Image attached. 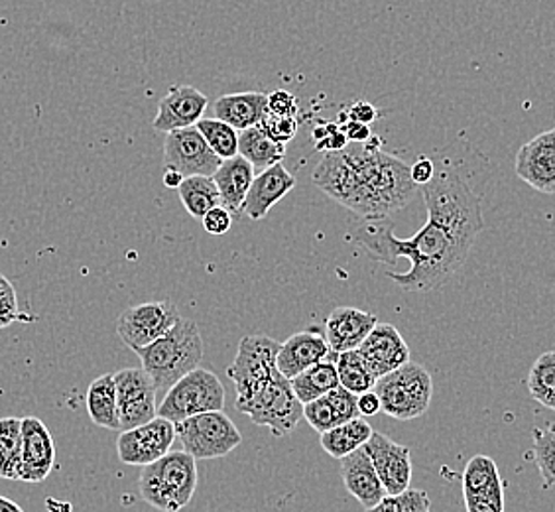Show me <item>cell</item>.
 Listing matches in <instances>:
<instances>
[{
    "instance_id": "obj_1",
    "label": "cell",
    "mask_w": 555,
    "mask_h": 512,
    "mask_svg": "<svg viewBox=\"0 0 555 512\" xmlns=\"http://www.w3.org/2000/svg\"><path fill=\"white\" fill-rule=\"evenodd\" d=\"M354 241L380 263L408 258L410 270L404 274L390 272L388 278L406 292H431L453 277L467 260L473 246L427 221L412 239H398L385 219H364L354 227Z\"/></svg>"
},
{
    "instance_id": "obj_2",
    "label": "cell",
    "mask_w": 555,
    "mask_h": 512,
    "mask_svg": "<svg viewBox=\"0 0 555 512\" xmlns=\"http://www.w3.org/2000/svg\"><path fill=\"white\" fill-rule=\"evenodd\" d=\"M349 178L339 203L363 219H386L404 209L420 192L412 182L410 166L395 154L376 146L343 150Z\"/></svg>"
},
{
    "instance_id": "obj_3",
    "label": "cell",
    "mask_w": 555,
    "mask_h": 512,
    "mask_svg": "<svg viewBox=\"0 0 555 512\" xmlns=\"http://www.w3.org/2000/svg\"><path fill=\"white\" fill-rule=\"evenodd\" d=\"M427 207V221L473 246L485 229L482 200L453 166H438L429 182L420 185Z\"/></svg>"
},
{
    "instance_id": "obj_4",
    "label": "cell",
    "mask_w": 555,
    "mask_h": 512,
    "mask_svg": "<svg viewBox=\"0 0 555 512\" xmlns=\"http://www.w3.org/2000/svg\"><path fill=\"white\" fill-rule=\"evenodd\" d=\"M142 369L156 391H170L185 374L195 371L204 359L202 331L193 320H180L164 337L137 349Z\"/></svg>"
},
{
    "instance_id": "obj_5",
    "label": "cell",
    "mask_w": 555,
    "mask_h": 512,
    "mask_svg": "<svg viewBox=\"0 0 555 512\" xmlns=\"http://www.w3.org/2000/svg\"><path fill=\"white\" fill-rule=\"evenodd\" d=\"M197 461L183 449L142 468L140 497L162 512H180L192 502L197 489Z\"/></svg>"
},
{
    "instance_id": "obj_6",
    "label": "cell",
    "mask_w": 555,
    "mask_h": 512,
    "mask_svg": "<svg viewBox=\"0 0 555 512\" xmlns=\"http://www.w3.org/2000/svg\"><path fill=\"white\" fill-rule=\"evenodd\" d=\"M374 393L380 398L386 417L408 422L426 414L434 396V379L426 367L410 361L380 376Z\"/></svg>"
},
{
    "instance_id": "obj_7",
    "label": "cell",
    "mask_w": 555,
    "mask_h": 512,
    "mask_svg": "<svg viewBox=\"0 0 555 512\" xmlns=\"http://www.w3.org/2000/svg\"><path fill=\"white\" fill-rule=\"evenodd\" d=\"M235 406L241 414L250 418L257 426L268 427L276 438L288 436L304 420V405L294 395L288 379L280 373Z\"/></svg>"
},
{
    "instance_id": "obj_8",
    "label": "cell",
    "mask_w": 555,
    "mask_h": 512,
    "mask_svg": "<svg viewBox=\"0 0 555 512\" xmlns=\"http://www.w3.org/2000/svg\"><path fill=\"white\" fill-rule=\"evenodd\" d=\"M224 406V386L217 374L207 369H195L185 374L164 395L158 406V417L180 424L188 418L205 412H219Z\"/></svg>"
},
{
    "instance_id": "obj_9",
    "label": "cell",
    "mask_w": 555,
    "mask_h": 512,
    "mask_svg": "<svg viewBox=\"0 0 555 512\" xmlns=\"http://www.w3.org/2000/svg\"><path fill=\"white\" fill-rule=\"evenodd\" d=\"M176 436L195 461L224 458L243 444V434L223 410L183 420L176 424Z\"/></svg>"
},
{
    "instance_id": "obj_10",
    "label": "cell",
    "mask_w": 555,
    "mask_h": 512,
    "mask_svg": "<svg viewBox=\"0 0 555 512\" xmlns=\"http://www.w3.org/2000/svg\"><path fill=\"white\" fill-rule=\"evenodd\" d=\"M278 351L280 343L268 335H246L241 340L235 361L227 367V376L235 383L236 402L250 398L278 373Z\"/></svg>"
},
{
    "instance_id": "obj_11",
    "label": "cell",
    "mask_w": 555,
    "mask_h": 512,
    "mask_svg": "<svg viewBox=\"0 0 555 512\" xmlns=\"http://www.w3.org/2000/svg\"><path fill=\"white\" fill-rule=\"evenodd\" d=\"M180 320L182 316L170 299L144 302L120 313L117 333L132 351H137L164 337Z\"/></svg>"
},
{
    "instance_id": "obj_12",
    "label": "cell",
    "mask_w": 555,
    "mask_h": 512,
    "mask_svg": "<svg viewBox=\"0 0 555 512\" xmlns=\"http://www.w3.org/2000/svg\"><path fill=\"white\" fill-rule=\"evenodd\" d=\"M221 158L209 149L197 127L168 132L164 142V170H176L183 178L214 176L221 166Z\"/></svg>"
},
{
    "instance_id": "obj_13",
    "label": "cell",
    "mask_w": 555,
    "mask_h": 512,
    "mask_svg": "<svg viewBox=\"0 0 555 512\" xmlns=\"http://www.w3.org/2000/svg\"><path fill=\"white\" fill-rule=\"evenodd\" d=\"M117 384L120 432L144 426L158 418L156 386L144 369H122L113 374Z\"/></svg>"
},
{
    "instance_id": "obj_14",
    "label": "cell",
    "mask_w": 555,
    "mask_h": 512,
    "mask_svg": "<svg viewBox=\"0 0 555 512\" xmlns=\"http://www.w3.org/2000/svg\"><path fill=\"white\" fill-rule=\"evenodd\" d=\"M176 424L166 418H154L144 426L120 432L117 439L118 459L125 465L146 468L170 453L176 441Z\"/></svg>"
},
{
    "instance_id": "obj_15",
    "label": "cell",
    "mask_w": 555,
    "mask_h": 512,
    "mask_svg": "<svg viewBox=\"0 0 555 512\" xmlns=\"http://www.w3.org/2000/svg\"><path fill=\"white\" fill-rule=\"evenodd\" d=\"M374 470L380 477L386 495H400L410 489L412 483V456L410 449L396 444L380 432H373L371 439L364 444Z\"/></svg>"
},
{
    "instance_id": "obj_16",
    "label": "cell",
    "mask_w": 555,
    "mask_h": 512,
    "mask_svg": "<svg viewBox=\"0 0 555 512\" xmlns=\"http://www.w3.org/2000/svg\"><path fill=\"white\" fill-rule=\"evenodd\" d=\"M55 468V444L52 432L40 418H22L21 479L42 483Z\"/></svg>"
},
{
    "instance_id": "obj_17",
    "label": "cell",
    "mask_w": 555,
    "mask_h": 512,
    "mask_svg": "<svg viewBox=\"0 0 555 512\" xmlns=\"http://www.w3.org/2000/svg\"><path fill=\"white\" fill-rule=\"evenodd\" d=\"M518 178L538 192L555 193V128L526 142L516 154Z\"/></svg>"
},
{
    "instance_id": "obj_18",
    "label": "cell",
    "mask_w": 555,
    "mask_h": 512,
    "mask_svg": "<svg viewBox=\"0 0 555 512\" xmlns=\"http://www.w3.org/2000/svg\"><path fill=\"white\" fill-rule=\"evenodd\" d=\"M359 353L363 355L376 379L410 363V347L406 340L390 323H376V328L359 347Z\"/></svg>"
},
{
    "instance_id": "obj_19",
    "label": "cell",
    "mask_w": 555,
    "mask_h": 512,
    "mask_svg": "<svg viewBox=\"0 0 555 512\" xmlns=\"http://www.w3.org/2000/svg\"><path fill=\"white\" fill-rule=\"evenodd\" d=\"M207 97L192 86H173L164 97L158 115L152 120V127L160 132H173L182 128L195 127L204 118Z\"/></svg>"
},
{
    "instance_id": "obj_20",
    "label": "cell",
    "mask_w": 555,
    "mask_h": 512,
    "mask_svg": "<svg viewBox=\"0 0 555 512\" xmlns=\"http://www.w3.org/2000/svg\"><path fill=\"white\" fill-rule=\"evenodd\" d=\"M330 355L332 349L327 345L325 335L318 328L298 331L289 335L286 342L280 343L276 359L278 373L292 381L294 376L327 359Z\"/></svg>"
},
{
    "instance_id": "obj_21",
    "label": "cell",
    "mask_w": 555,
    "mask_h": 512,
    "mask_svg": "<svg viewBox=\"0 0 555 512\" xmlns=\"http://www.w3.org/2000/svg\"><path fill=\"white\" fill-rule=\"evenodd\" d=\"M376 323L378 318L374 313L352 306H341L335 308L325 320V340L335 355L354 351L363 345Z\"/></svg>"
},
{
    "instance_id": "obj_22",
    "label": "cell",
    "mask_w": 555,
    "mask_h": 512,
    "mask_svg": "<svg viewBox=\"0 0 555 512\" xmlns=\"http://www.w3.org/2000/svg\"><path fill=\"white\" fill-rule=\"evenodd\" d=\"M294 188H296V178L282 164L260 171L258 176H255V182L246 193L243 214H246V217L253 221L264 219L268 212L278 202H282Z\"/></svg>"
},
{
    "instance_id": "obj_23",
    "label": "cell",
    "mask_w": 555,
    "mask_h": 512,
    "mask_svg": "<svg viewBox=\"0 0 555 512\" xmlns=\"http://www.w3.org/2000/svg\"><path fill=\"white\" fill-rule=\"evenodd\" d=\"M341 463V479L345 489L351 492L364 509H373L374 504L386 497L385 487L380 483L378 473L374 470L373 461L369 458L366 449L352 451L351 456L339 459Z\"/></svg>"
},
{
    "instance_id": "obj_24",
    "label": "cell",
    "mask_w": 555,
    "mask_h": 512,
    "mask_svg": "<svg viewBox=\"0 0 555 512\" xmlns=\"http://www.w3.org/2000/svg\"><path fill=\"white\" fill-rule=\"evenodd\" d=\"M354 418H361L357 396L337 386L332 393L321 396L310 405H304V420L310 424L318 434L330 432L333 427L351 422Z\"/></svg>"
},
{
    "instance_id": "obj_25",
    "label": "cell",
    "mask_w": 555,
    "mask_h": 512,
    "mask_svg": "<svg viewBox=\"0 0 555 512\" xmlns=\"http://www.w3.org/2000/svg\"><path fill=\"white\" fill-rule=\"evenodd\" d=\"M214 182L221 193V205L229 214L236 217L243 214V203L246 200V193L255 182V168L250 162H246L243 156H235L229 161L221 162L219 170L215 171Z\"/></svg>"
},
{
    "instance_id": "obj_26",
    "label": "cell",
    "mask_w": 555,
    "mask_h": 512,
    "mask_svg": "<svg viewBox=\"0 0 555 512\" xmlns=\"http://www.w3.org/2000/svg\"><path fill=\"white\" fill-rule=\"evenodd\" d=\"M267 115L268 95L257 91L219 97L214 105V118L223 120L238 132L258 127V123Z\"/></svg>"
},
{
    "instance_id": "obj_27",
    "label": "cell",
    "mask_w": 555,
    "mask_h": 512,
    "mask_svg": "<svg viewBox=\"0 0 555 512\" xmlns=\"http://www.w3.org/2000/svg\"><path fill=\"white\" fill-rule=\"evenodd\" d=\"M87 414L99 427L120 432L118 420L117 384L113 374H103L89 384L86 396Z\"/></svg>"
},
{
    "instance_id": "obj_28",
    "label": "cell",
    "mask_w": 555,
    "mask_h": 512,
    "mask_svg": "<svg viewBox=\"0 0 555 512\" xmlns=\"http://www.w3.org/2000/svg\"><path fill=\"white\" fill-rule=\"evenodd\" d=\"M289 384L301 405H310L321 396L332 393L337 386H341L337 374V355L332 353L327 359L294 376Z\"/></svg>"
},
{
    "instance_id": "obj_29",
    "label": "cell",
    "mask_w": 555,
    "mask_h": 512,
    "mask_svg": "<svg viewBox=\"0 0 555 512\" xmlns=\"http://www.w3.org/2000/svg\"><path fill=\"white\" fill-rule=\"evenodd\" d=\"M373 432V426L364 418H354L347 424L320 434L321 448L325 449V453H330L332 458H347L352 451L364 448V444L371 439Z\"/></svg>"
},
{
    "instance_id": "obj_30",
    "label": "cell",
    "mask_w": 555,
    "mask_h": 512,
    "mask_svg": "<svg viewBox=\"0 0 555 512\" xmlns=\"http://www.w3.org/2000/svg\"><path fill=\"white\" fill-rule=\"evenodd\" d=\"M286 154V146L268 139L267 135L258 127L246 128L238 132V156L253 164V168L260 171L268 170L276 164H282Z\"/></svg>"
},
{
    "instance_id": "obj_31",
    "label": "cell",
    "mask_w": 555,
    "mask_h": 512,
    "mask_svg": "<svg viewBox=\"0 0 555 512\" xmlns=\"http://www.w3.org/2000/svg\"><path fill=\"white\" fill-rule=\"evenodd\" d=\"M178 192H180L183 207L193 219H204L205 214H209L214 207L221 205L219 188L209 176L185 178Z\"/></svg>"
},
{
    "instance_id": "obj_32",
    "label": "cell",
    "mask_w": 555,
    "mask_h": 512,
    "mask_svg": "<svg viewBox=\"0 0 555 512\" xmlns=\"http://www.w3.org/2000/svg\"><path fill=\"white\" fill-rule=\"evenodd\" d=\"M22 418H0V479H21Z\"/></svg>"
},
{
    "instance_id": "obj_33",
    "label": "cell",
    "mask_w": 555,
    "mask_h": 512,
    "mask_svg": "<svg viewBox=\"0 0 555 512\" xmlns=\"http://www.w3.org/2000/svg\"><path fill=\"white\" fill-rule=\"evenodd\" d=\"M337 374H339V384L343 388L354 396L374 391L376 381H378L359 349L337 355Z\"/></svg>"
},
{
    "instance_id": "obj_34",
    "label": "cell",
    "mask_w": 555,
    "mask_h": 512,
    "mask_svg": "<svg viewBox=\"0 0 555 512\" xmlns=\"http://www.w3.org/2000/svg\"><path fill=\"white\" fill-rule=\"evenodd\" d=\"M463 495H481V492L502 489L501 473L494 459L489 456H475L469 459L463 471Z\"/></svg>"
},
{
    "instance_id": "obj_35",
    "label": "cell",
    "mask_w": 555,
    "mask_h": 512,
    "mask_svg": "<svg viewBox=\"0 0 555 512\" xmlns=\"http://www.w3.org/2000/svg\"><path fill=\"white\" fill-rule=\"evenodd\" d=\"M528 391L535 402L555 410V351H545L535 359L528 374Z\"/></svg>"
},
{
    "instance_id": "obj_36",
    "label": "cell",
    "mask_w": 555,
    "mask_h": 512,
    "mask_svg": "<svg viewBox=\"0 0 555 512\" xmlns=\"http://www.w3.org/2000/svg\"><path fill=\"white\" fill-rule=\"evenodd\" d=\"M195 127L204 135L205 142L221 161L238 156V130L231 125L219 118H202Z\"/></svg>"
},
{
    "instance_id": "obj_37",
    "label": "cell",
    "mask_w": 555,
    "mask_h": 512,
    "mask_svg": "<svg viewBox=\"0 0 555 512\" xmlns=\"http://www.w3.org/2000/svg\"><path fill=\"white\" fill-rule=\"evenodd\" d=\"M534 459L544 487L555 485V422L534 430Z\"/></svg>"
},
{
    "instance_id": "obj_38",
    "label": "cell",
    "mask_w": 555,
    "mask_h": 512,
    "mask_svg": "<svg viewBox=\"0 0 555 512\" xmlns=\"http://www.w3.org/2000/svg\"><path fill=\"white\" fill-rule=\"evenodd\" d=\"M26 320H33V318L22 313L14 284L4 274H0V330H7L12 323Z\"/></svg>"
},
{
    "instance_id": "obj_39",
    "label": "cell",
    "mask_w": 555,
    "mask_h": 512,
    "mask_svg": "<svg viewBox=\"0 0 555 512\" xmlns=\"http://www.w3.org/2000/svg\"><path fill=\"white\" fill-rule=\"evenodd\" d=\"M258 128L267 135L268 139L286 146V142L294 139L296 132H298V120L296 118L276 117V115L268 113L267 117L258 123Z\"/></svg>"
},
{
    "instance_id": "obj_40",
    "label": "cell",
    "mask_w": 555,
    "mask_h": 512,
    "mask_svg": "<svg viewBox=\"0 0 555 512\" xmlns=\"http://www.w3.org/2000/svg\"><path fill=\"white\" fill-rule=\"evenodd\" d=\"M463 497L467 512H504V489Z\"/></svg>"
},
{
    "instance_id": "obj_41",
    "label": "cell",
    "mask_w": 555,
    "mask_h": 512,
    "mask_svg": "<svg viewBox=\"0 0 555 512\" xmlns=\"http://www.w3.org/2000/svg\"><path fill=\"white\" fill-rule=\"evenodd\" d=\"M268 113H272L276 117L296 118L298 101L288 91L278 89V91L268 95Z\"/></svg>"
},
{
    "instance_id": "obj_42",
    "label": "cell",
    "mask_w": 555,
    "mask_h": 512,
    "mask_svg": "<svg viewBox=\"0 0 555 512\" xmlns=\"http://www.w3.org/2000/svg\"><path fill=\"white\" fill-rule=\"evenodd\" d=\"M233 219H235V217L229 214L223 205H219V207H214L209 214H205L202 223H204V229L209 235L217 236L224 235V233L231 231Z\"/></svg>"
},
{
    "instance_id": "obj_43",
    "label": "cell",
    "mask_w": 555,
    "mask_h": 512,
    "mask_svg": "<svg viewBox=\"0 0 555 512\" xmlns=\"http://www.w3.org/2000/svg\"><path fill=\"white\" fill-rule=\"evenodd\" d=\"M396 499L400 502L402 512H429L431 509V501H429L427 492L422 489H406V491L396 495Z\"/></svg>"
},
{
    "instance_id": "obj_44",
    "label": "cell",
    "mask_w": 555,
    "mask_h": 512,
    "mask_svg": "<svg viewBox=\"0 0 555 512\" xmlns=\"http://www.w3.org/2000/svg\"><path fill=\"white\" fill-rule=\"evenodd\" d=\"M436 174V162L427 156H420L414 166H410V176H412V182L416 183L417 188L429 182Z\"/></svg>"
},
{
    "instance_id": "obj_45",
    "label": "cell",
    "mask_w": 555,
    "mask_h": 512,
    "mask_svg": "<svg viewBox=\"0 0 555 512\" xmlns=\"http://www.w3.org/2000/svg\"><path fill=\"white\" fill-rule=\"evenodd\" d=\"M347 144H349V140L345 137L341 127L333 125L330 135L318 142V150L325 152V154H330V152H341V150L347 149Z\"/></svg>"
},
{
    "instance_id": "obj_46",
    "label": "cell",
    "mask_w": 555,
    "mask_h": 512,
    "mask_svg": "<svg viewBox=\"0 0 555 512\" xmlns=\"http://www.w3.org/2000/svg\"><path fill=\"white\" fill-rule=\"evenodd\" d=\"M376 117H378V111L371 103H366V101L354 103L349 108V113H347V120H354V123H361V125H371V123L376 120Z\"/></svg>"
},
{
    "instance_id": "obj_47",
    "label": "cell",
    "mask_w": 555,
    "mask_h": 512,
    "mask_svg": "<svg viewBox=\"0 0 555 512\" xmlns=\"http://www.w3.org/2000/svg\"><path fill=\"white\" fill-rule=\"evenodd\" d=\"M357 406H359V414L361 418L376 417L378 412H383V405H380V398L374 393L369 391L364 395L357 396Z\"/></svg>"
},
{
    "instance_id": "obj_48",
    "label": "cell",
    "mask_w": 555,
    "mask_h": 512,
    "mask_svg": "<svg viewBox=\"0 0 555 512\" xmlns=\"http://www.w3.org/2000/svg\"><path fill=\"white\" fill-rule=\"evenodd\" d=\"M341 130L349 142H357V144H364V142H369L371 137H373L369 125H361V123H354V120H347L343 125Z\"/></svg>"
},
{
    "instance_id": "obj_49",
    "label": "cell",
    "mask_w": 555,
    "mask_h": 512,
    "mask_svg": "<svg viewBox=\"0 0 555 512\" xmlns=\"http://www.w3.org/2000/svg\"><path fill=\"white\" fill-rule=\"evenodd\" d=\"M366 512H402L400 511V502L392 495H386L383 501L374 504L373 509H366Z\"/></svg>"
},
{
    "instance_id": "obj_50",
    "label": "cell",
    "mask_w": 555,
    "mask_h": 512,
    "mask_svg": "<svg viewBox=\"0 0 555 512\" xmlns=\"http://www.w3.org/2000/svg\"><path fill=\"white\" fill-rule=\"evenodd\" d=\"M183 180H185V178H183L180 171H164V185H166V188H171V190H180V185H182Z\"/></svg>"
},
{
    "instance_id": "obj_51",
    "label": "cell",
    "mask_w": 555,
    "mask_h": 512,
    "mask_svg": "<svg viewBox=\"0 0 555 512\" xmlns=\"http://www.w3.org/2000/svg\"><path fill=\"white\" fill-rule=\"evenodd\" d=\"M0 512H24V509L21 504H16V502L0 495Z\"/></svg>"
}]
</instances>
